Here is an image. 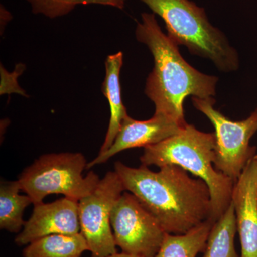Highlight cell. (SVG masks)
<instances>
[{
    "mask_svg": "<svg viewBox=\"0 0 257 257\" xmlns=\"http://www.w3.org/2000/svg\"><path fill=\"white\" fill-rule=\"evenodd\" d=\"M165 23L168 37L192 55L211 61L221 72L239 67L237 51L226 35L213 26L204 8L190 0H140Z\"/></svg>",
    "mask_w": 257,
    "mask_h": 257,
    "instance_id": "obj_4",
    "label": "cell"
},
{
    "mask_svg": "<svg viewBox=\"0 0 257 257\" xmlns=\"http://www.w3.org/2000/svg\"><path fill=\"white\" fill-rule=\"evenodd\" d=\"M154 13H144L138 22L135 36L146 45L154 59V67L149 74L145 92L155 104V114L165 115L182 126L186 98L214 97L219 78L199 72L187 62L179 46L162 32Z\"/></svg>",
    "mask_w": 257,
    "mask_h": 257,
    "instance_id": "obj_2",
    "label": "cell"
},
{
    "mask_svg": "<svg viewBox=\"0 0 257 257\" xmlns=\"http://www.w3.org/2000/svg\"><path fill=\"white\" fill-rule=\"evenodd\" d=\"M125 191L116 172H108L94 191L78 201L81 233L87 241L91 257H106L117 252L111 211Z\"/></svg>",
    "mask_w": 257,
    "mask_h": 257,
    "instance_id": "obj_7",
    "label": "cell"
},
{
    "mask_svg": "<svg viewBox=\"0 0 257 257\" xmlns=\"http://www.w3.org/2000/svg\"><path fill=\"white\" fill-rule=\"evenodd\" d=\"M111 226L116 246L140 257L155 256L167 233L130 192H123L114 204Z\"/></svg>",
    "mask_w": 257,
    "mask_h": 257,
    "instance_id": "obj_8",
    "label": "cell"
},
{
    "mask_svg": "<svg viewBox=\"0 0 257 257\" xmlns=\"http://www.w3.org/2000/svg\"><path fill=\"white\" fill-rule=\"evenodd\" d=\"M236 232L234 207L231 202L224 214L213 225L203 257H240L235 248Z\"/></svg>",
    "mask_w": 257,
    "mask_h": 257,
    "instance_id": "obj_16",
    "label": "cell"
},
{
    "mask_svg": "<svg viewBox=\"0 0 257 257\" xmlns=\"http://www.w3.org/2000/svg\"><path fill=\"white\" fill-rule=\"evenodd\" d=\"M165 115L155 114L151 119L139 121L127 116L123 119L114 143L87 164V169L105 163L119 152L130 149L156 145L171 138L184 127Z\"/></svg>",
    "mask_w": 257,
    "mask_h": 257,
    "instance_id": "obj_10",
    "label": "cell"
},
{
    "mask_svg": "<svg viewBox=\"0 0 257 257\" xmlns=\"http://www.w3.org/2000/svg\"><path fill=\"white\" fill-rule=\"evenodd\" d=\"M35 14L43 15L54 19L69 14L77 5H100L124 8L126 0H27Z\"/></svg>",
    "mask_w": 257,
    "mask_h": 257,
    "instance_id": "obj_17",
    "label": "cell"
},
{
    "mask_svg": "<svg viewBox=\"0 0 257 257\" xmlns=\"http://www.w3.org/2000/svg\"><path fill=\"white\" fill-rule=\"evenodd\" d=\"M114 171L125 191L132 193L160 223L165 232L185 234L211 219V193L207 184L187 171L167 165L154 172L147 166L130 167L115 162Z\"/></svg>",
    "mask_w": 257,
    "mask_h": 257,
    "instance_id": "obj_1",
    "label": "cell"
},
{
    "mask_svg": "<svg viewBox=\"0 0 257 257\" xmlns=\"http://www.w3.org/2000/svg\"><path fill=\"white\" fill-rule=\"evenodd\" d=\"M26 69V66L24 64H18L13 72H9L1 64L0 68V75H1V86H0V94L1 95L5 94H12L16 93L20 95L28 97L26 92L19 86L18 77L23 73Z\"/></svg>",
    "mask_w": 257,
    "mask_h": 257,
    "instance_id": "obj_18",
    "label": "cell"
},
{
    "mask_svg": "<svg viewBox=\"0 0 257 257\" xmlns=\"http://www.w3.org/2000/svg\"><path fill=\"white\" fill-rule=\"evenodd\" d=\"M192 101L215 130L214 167L236 182L255 155L256 148L250 146V140L257 132V108L246 119L233 121L214 108V97H192Z\"/></svg>",
    "mask_w": 257,
    "mask_h": 257,
    "instance_id": "obj_6",
    "label": "cell"
},
{
    "mask_svg": "<svg viewBox=\"0 0 257 257\" xmlns=\"http://www.w3.org/2000/svg\"><path fill=\"white\" fill-rule=\"evenodd\" d=\"M231 202L241 243L240 257H257V155L235 182Z\"/></svg>",
    "mask_w": 257,
    "mask_h": 257,
    "instance_id": "obj_11",
    "label": "cell"
},
{
    "mask_svg": "<svg viewBox=\"0 0 257 257\" xmlns=\"http://www.w3.org/2000/svg\"><path fill=\"white\" fill-rule=\"evenodd\" d=\"M124 55L119 52L106 57L105 77L102 84V92L109 102L110 119L104 143L99 154L107 151L119 133L123 119L127 116V111L121 98L120 86V72L123 65Z\"/></svg>",
    "mask_w": 257,
    "mask_h": 257,
    "instance_id": "obj_12",
    "label": "cell"
},
{
    "mask_svg": "<svg viewBox=\"0 0 257 257\" xmlns=\"http://www.w3.org/2000/svg\"><path fill=\"white\" fill-rule=\"evenodd\" d=\"M215 145L214 133L187 124L171 138L145 147L140 160L147 167L177 165L202 179L211 193V219L216 221L231 204L235 182L214 169Z\"/></svg>",
    "mask_w": 257,
    "mask_h": 257,
    "instance_id": "obj_3",
    "label": "cell"
},
{
    "mask_svg": "<svg viewBox=\"0 0 257 257\" xmlns=\"http://www.w3.org/2000/svg\"><path fill=\"white\" fill-rule=\"evenodd\" d=\"M106 257H140L138 256H135V255L130 254V253H126L124 252H122L121 251V253H113V254L109 255V256Z\"/></svg>",
    "mask_w": 257,
    "mask_h": 257,
    "instance_id": "obj_19",
    "label": "cell"
},
{
    "mask_svg": "<svg viewBox=\"0 0 257 257\" xmlns=\"http://www.w3.org/2000/svg\"><path fill=\"white\" fill-rule=\"evenodd\" d=\"M89 251L82 233L52 234L29 243L23 250V257H81Z\"/></svg>",
    "mask_w": 257,
    "mask_h": 257,
    "instance_id": "obj_14",
    "label": "cell"
},
{
    "mask_svg": "<svg viewBox=\"0 0 257 257\" xmlns=\"http://www.w3.org/2000/svg\"><path fill=\"white\" fill-rule=\"evenodd\" d=\"M21 186L18 180L2 181L0 184V228L11 233H20L25 221V209L33 204L31 198L20 194Z\"/></svg>",
    "mask_w": 257,
    "mask_h": 257,
    "instance_id": "obj_15",
    "label": "cell"
},
{
    "mask_svg": "<svg viewBox=\"0 0 257 257\" xmlns=\"http://www.w3.org/2000/svg\"><path fill=\"white\" fill-rule=\"evenodd\" d=\"M216 221L208 219L185 234L166 233L160 249L153 257H196L204 252L211 228Z\"/></svg>",
    "mask_w": 257,
    "mask_h": 257,
    "instance_id": "obj_13",
    "label": "cell"
},
{
    "mask_svg": "<svg viewBox=\"0 0 257 257\" xmlns=\"http://www.w3.org/2000/svg\"><path fill=\"white\" fill-rule=\"evenodd\" d=\"M87 166L85 157L79 152L46 154L27 167L18 180L34 205L50 194L79 201L91 194L100 180L94 172L82 175Z\"/></svg>",
    "mask_w": 257,
    "mask_h": 257,
    "instance_id": "obj_5",
    "label": "cell"
},
{
    "mask_svg": "<svg viewBox=\"0 0 257 257\" xmlns=\"http://www.w3.org/2000/svg\"><path fill=\"white\" fill-rule=\"evenodd\" d=\"M31 216L15 239L18 246L28 245L52 234L81 232L78 201L64 197L52 203L35 204Z\"/></svg>",
    "mask_w": 257,
    "mask_h": 257,
    "instance_id": "obj_9",
    "label": "cell"
}]
</instances>
